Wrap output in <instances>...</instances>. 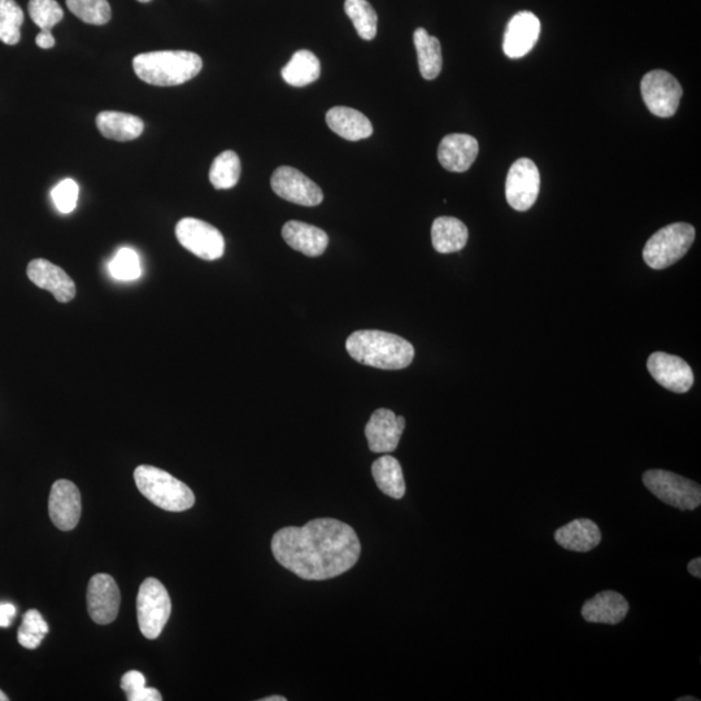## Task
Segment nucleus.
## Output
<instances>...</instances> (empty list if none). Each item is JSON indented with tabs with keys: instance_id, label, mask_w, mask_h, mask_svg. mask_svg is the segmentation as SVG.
<instances>
[{
	"instance_id": "11",
	"label": "nucleus",
	"mask_w": 701,
	"mask_h": 701,
	"mask_svg": "<svg viewBox=\"0 0 701 701\" xmlns=\"http://www.w3.org/2000/svg\"><path fill=\"white\" fill-rule=\"evenodd\" d=\"M271 185L274 193L287 202L304 207H316L324 200V194L312 180L291 167H280L274 171Z\"/></svg>"
},
{
	"instance_id": "7",
	"label": "nucleus",
	"mask_w": 701,
	"mask_h": 701,
	"mask_svg": "<svg viewBox=\"0 0 701 701\" xmlns=\"http://www.w3.org/2000/svg\"><path fill=\"white\" fill-rule=\"evenodd\" d=\"M643 483L661 502L681 511H694L700 507V485L676 473L660 469L648 470L643 474Z\"/></svg>"
},
{
	"instance_id": "24",
	"label": "nucleus",
	"mask_w": 701,
	"mask_h": 701,
	"mask_svg": "<svg viewBox=\"0 0 701 701\" xmlns=\"http://www.w3.org/2000/svg\"><path fill=\"white\" fill-rule=\"evenodd\" d=\"M469 232L464 222L455 217H438L431 226V241L439 254L459 252L467 246Z\"/></svg>"
},
{
	"instance_id": "4",
	"label": "nucleus",
	"mask_w": 701,
	"mask_h": 701,
	"mask_svg": "<svg viewBox=\"0 0 701 701\" xmlns=\"http://www.w3.org/2000/svg\"><path fill=\"white\" fill-rule=\"evenodd\" d=\"M134 481L139 492L164 511L184 512L195 504L193 490L165 470L139 465L134 470Z\"/></svg>"
},
{
	"instance_id": "41",
	"label": "nucleus",
	"mask_w": 701,
	"mask_h": 701,
	"mask_svg": "<svg viewBox=\"0 0 701 701\" xmlns=\"http://www.w3.org/2000/svg\"><path fill=\"white\" fill-rule=\"evenodd\" d=\"M286 698H283V696H268V698L261 699V701H286Z\"/></svg>"
},
{
	"instance_id": "27",
	"label": "nucleus",
	"mask_w": 701,
	"mask_h": 701,
	"mask_svg": "<svg viewBox=\"0 0 701 701\" xmlns=\"http://www.w3.org/2000/svg\"><path fill=\"white\" fill-rule=\"evenodd\" d=\"M417 58H419L421 76L425 80H435L442 72L443 58L441 42L437 37L429 36L426 29H416L413 34Z\"/></svg>"
},
{
	"instance_id": "1",
	"label": "nucleus",
	"mask_w": 701,
	"mask_h": 701,
	"mask_svg": "<svg viewBox=\"0 0 701 701\" xmlns=\"http://www.w3.org/2000/svg\"><path fill=\"white\" fill-rule=\"evenodd\" d=\"M272 552L283 568L299 578L325 581L354 568L361 546L350 525L334 518H316L302 528L278 530Z\"/></svg>"
},
{
	"instance_id": "22",
	"label": "nucleus",
	"mask_w": 701,
	"mask_h": 701,
	"mask_svg": "<svg viewBox=\"0 0 701 701\" xmlns=\"http://www.w3.org/2000/svg\"><path fill=\"white\" fill-rule=\"evenodd\" d=\"M326 124L339 137L357 142L373 134V125L364 113L348 107H334L326 113Z\"/></svg>"
},
{
	"instance_id": "18",
	"label": "nucleus",
	"mask_w": 701,
	"mask_h": 701,
	"mask_svg": "<svg viewBox=\"0 0 701 701\" xmlns=\"http://www.w3.org/2000/svg\"><path fill=\"white\" fill-rule=\"evenodd\" d=\"M480 145L469 134H450L442 139L438 160L444 169L455 173L467 172L476 161Z\"/></svg>"
},
{
	"instance_id": "5",
	"label": "nucleus",
	"mask_w": 701,
	"mask_h": 701,
	"mask_svg": "<svg viewBox=\"0 0 701 701\" xmlns=\"http://www.w3.org/2000/svg\"><path fill=\"white\" fill-rule=\"evenodd\" d=\"M695 241L694 226L686 222L670 224L652 235L643 250L648 267L661 271L676 264L689 252Z\"/></svg>"
},
{
	"instance_id": "23",
	"label": "nucleus",
	"mask_w": 701,
	"mask_h": 701,
	"mask_svg": "<svg viewBox=\"0 0 701 701\" xmlns=\"http://www.w3.org/2000/svg\"><path fill=\"white\" fill-rule=\"evenodd\" d=\"M97 126L104 138L117 142L134 141L141 137L145 130L141 117L116 111L100 112L97 116Z\"/></svg>"
},
{
	"instance_id": "8",
	"label": "nucleus",
	"mask_w": 701,
	"mask_h": 701,
	"mask_svg": "<svg viewBox=\"0 0 701 701\" xmlns=\"http://www.w3.org/2000/svg\"><path fill=\"white\" fill-rule=\"evenodd\" d=\"M176 237L182 247L199 259L219 260L225 254L224 235L206 221L193 219V217L178 221Z\"/></svg>"
},
{
	"instance_id": "40",
	"label": "nucleus",
	"mask_w": 701,
	"mask_h": 701,
	"mask_svg": "<svg viewBox=\"0 0 701 701\" xmlns=\"http://www.w3.org/2000/svg\"><path fill=\"white\" fill-rule=\"evenodd\" d=\"M689 572L691 576H694L696 578L701 577V559L698 557V559H694L691 561L689 564Z\"/></svg>"
},
{
	"instance_id": "43",
	"label": "nucleus",
	"mask_w": 701,
	"mask_h": 701,
	"mask_svg": "<svg viewBox=\"0 0 701 701\" xmlns=\"http://www.w3.org/2000/svg\"><path fill=\"white\" fill-rule=\"evenodd\" d=\"M689 700L698 701V699H696V698H690V696H685V698H679V699H678V701H689Z\"/></svg>"
},
{
	"instance_id": "13",
	"label": "nucleus",
	"mask_w": 701,
	"mask_h": 701,
	"mask_svg": "<svg viewBox=\"0 0 701 701\" xmlns=\"http://www.w3.org/2000/svg\"><path fill=\"white\" fill-rule=\"evenodd\" d=\"M648 372L665 387L676 394H685L694 385V373L681 357L655 352L647 361Z\"/></svg>"
},
{
	"instance_id": "28",
	"label": "nucleus",
	"mask_w": 701,
	"mask_h": 701,
	"mask_svg": "<svg viewBox=\"0 0 701 701\" xmlns=\"http://www.w3.org/2000/svg\"><path fill=\"white\" fill-rule=\"evenodd\" d=\"M241 160L234 151L221 152L215 160H213L210 181L216 190H229L237 186L239 178H241Z\"/></svg>"
},
{
	"instance_id": "3",
	"label": "nucleus",
	"mask_w": 701,
	"mask_h": 701,
	"mask_svg": "<svg viewBox=\"0 0 701 701\" xmlns=\"http://www.w3.org/2000/svg\"><path fill=\"white\" fill-rule=\"evenodd\" d=\"M203 60L190 51H154L137 55L133 69L146 84L171 87L185 84L197 77Z\"/></svg>"
},
{
	"instance_id": "10",
	"label": "nucleus",
	"mask_w": 701,
	"mask_h": 701,
	"mask_svg": "<svg viewBox=\"0 0 701 701\" xmlns=\"http://www.w3.org/2000/svg\"><path fill=\"white\" fill-rule=\"evenodd\" d=\"M541 190V173L530 159H518L509 169L505 197L513 210L525 212L537 202Z\"/></svg>"
},
{
	"instance_id": "33",
	"label": "nucleus",
	"mask_w": 701,
	"mask_h": 701,
	"mask_svg": "<svg viewBox=\"0 0 701 701\" xmlns=\"http://www.w3.org/2000/svg\"><path fill=\"white\" fill-rule=\"evenodd\" d=\"M111 276L119 281H134L142 276V264L133 248L124 247L117 251L108 265Z\"/></svg>"
},
{
	"instance_id": "38",
	"label": "nucleus",
	"mask_w": 701,
	"mask_h": 701,
	"mask_svg": "<svg viewBox=\"0 0 701 701\" xmlns=\"http://www.w3.org/2000/svg\"><path fill=\"white\" fill-rule=\"evenodd\" d=\"M163 700V696H161L160 692L156 689H152V687H145V689L141 690L138 692L136 696H134L132 701H160Z\"/></svg>"
},
{
	"instance_id": "17",
	"label": "nucleus",
	"mask_w": 701,
	"mask_h": 701,
	"mask_svg": "<svg viewBox=\"0 0 701 701\" xmlns=\"http://www.w3.org/2000/svg\"><path fill=\"white\" fill-rule=\"evenodd\" d=\"M29 280L39 289L50 291L59 303L72 302L77 293L76 283L58 265L46 259L30 261L28 269Z\"/></svg>"
},
{
	"instance_id": "42",
	"label": "nucleus",
	"mask_w": 701,
	"mask_h": 701,
	"mask_svg": "<svg viewBox=\"0 0 701 701\" xmlns=\"http://www.w3.org/2000/svg\"><path fill=\"white\" fill-rule=\"evenodd\" d=\"M10 698L2 690H0V701H8Z\"/></svg>"
},
{
	"instance_id": "29",
	"label": "nucleus",
	"mask_w": 701,
	"mask_h": 701,
	"mask_svg": "<svg viewBox=\"0 0 701 701\" xmlns=\"http://www.w3.org/2000/svg\"><path fill=\"white\" fill-rule=\"evenodd\" d=\"M345 11L360 38L364 41H373L376 38L378 16L368 0H346Z\"/></svg>"
},
{
	"instance_id": "37",
	"label": "nucleus",
	"mask_w": 701,
	"mask_h": 701,
	"mask_svg": "<svg viewBox=\"0 0 701 701\" xmlns=\"http://www.w3.org/2000/svg\"><path fill=\"white\" fill-rule=\"evenodd\" d=\"M17 609L11 603H0V628H8L15 620Z\"/></svg>"
},
{
	"instance_id": "14",
	"label": "nucleus",
	"mask_w": 701,
	"mask_h": 701,
	"mask_svg": "<svg viewBox=\"0 0 701 701\" xmlns=\"http://www.w3.org/2000/svg\"><path fill=\"white\" fill-rule=\"evenodd\" d=\"M404 428H406L404 417L396 416L390 409H377L365 426L369 450L376 454L394 452L398 448Z\"/></svg>"
},
{
	"instance_id": "30",
	"label": "nucleus",
	"mask_w": 701,
	"mask_h": 701,
	"mask_svg": "<svg viewBox=\"0 0 701 701\" xmlns=\"http://www.w3.org/2000/svg\"><path fill=\"white\" fill-rule=\"evenodd\" d=\"M24 11L15 0H0V41L15 46L21 39Z\"/></svg>"
},
{
	"instance_id": "44",
	"label": "nucleus",
	"mask_w": 701,
	"mask_h": 701,
	"mask_svg": "<svg viewBox=\"0 0 701 701\" xmlns=\"http://www.w3.org/2000/svg\"><path fill=\"white\" fill-rule=\"evenodd\" d=\"M138 2H141V3H148V2H151V0H138Z\"/></svg>"
},
{
	"instance_id": "39",
	"label": "nucleus",
	"mask_w": 701,
	"mask_h": 701,
	"mask_svg": "<svg viewBox=\"0 0 701 701\" xmlns=\"http://www.w3.org/2000/svg\"><path fill=\"white\" fill-rule=\"evenodd\" d=\"M36 43L38 47H41L43 50H50L52 47L55 46V38L52 36L51 32H45V30H41V33L38 34L36 38Z\"/></svg>"
},
{
	"instance_id": "35",
	"label": "nucleus",
	"mask_w": 701,
	"mask_h": 701,
	"mask_svg": "<svg viewBox=\"0 0 701 701\" xmlns=\"http://www.w3.org/2000/svg\"><path fill=\"white\" fill-rule=\"evenodd\" d=\"M78 195H80V186L71 178L63 180L51 191V198L54 200L56 210L63 215H69L76 210Z\"/></svg>"
},
{
	"instance_id": "2",
	"label": "nucleus",
	"mask_w": 701,
	"mask_h": 701,
	"mask_svg": "<svg viewBox=\"0 0 701 701\" xmlns=\"http://www.w3.org/2000/svg\"><path fill=\"white\" fill-rule=\"evenodd\" d=\"M348 354L357 363L383 370L409 367L415 348L399 335L380 330H357L346 342Z\"/></svg>"
},
{
	"instance_id": "26",
	"label": "nucleus",
	"mask_w": 701,
	"mask_h": 701,
	"mask_svg": "<svg viewBox=\"0 0 701 701\" xmlns=\"http://www.w3.org/2000/svg\"><path fill=\"white\" fill-rule=\"evenodd\" d=\"M372 474L378 489L383 494L393 499H402L406 495V481H404L402 465L395 457L385 455L374 461Z\"/></svg>"
},
{
	"instance_id": "15",
	"label": "nucleus",
	"mask_w": 701,
	"mask_h": 701,
	"mask_svg": "<svg viewBox=\"0 0 701 701\" xmlns=\"http://www.w3.org/2000/svg\"><path fill=\"white\" fill-rule=\"evenodd\" d=\"M81 494L68 480H59L51 487L49 513L56 528L69 531L76 528L81 518Z\"/></svg>"
},
{
	"instance_id": "21",
	"label": "nucleus",
	"mask_w": 701,
	"mask_h": 701,
	"mask_svg": "<svg viewBox=\"0 0 701 701\" xmlns=\"http://www.w3.org/2000/svg\"><path fill=\"white\" fill-rule=\"evenodd\" d=\"M555 541L568 551L589 552L602 542V531L589 518H578L557 529Z\"/></svg>"
},
{
	"instance_id": "20",
	"label": "nucleus",
	"mask_w": 701,
	"mask_h": 701,
	"mask_svg": "<svg viewBox=\"0 0 701 701\" xmlns=\"http://www.w3.org/2000/svg\"><path fill=\"white\" fill-rule=\"evenodd\" d=\"M282 237L287 245L295 251L317 258L326 251L329 245L328 234L316 226L306 224V222L289 221L283 225Z\"/></svg>"
},
{
	"instance_id": "31",
	"label": "nucleus",
	"mask_w": 701,
	"mask_h": 701,
	"mask_svg": "<svg viewBox=\"0 0 701 701\" xmlns=\"http://www.w3.org/2000/svg\"><path fill=\"white\" fill-rule=\"evenodd\" d=\"M68 10L90 25L110 23L112 11L108 0H67Z\"/></svg>"
},
{
	"instance_id": "12",
	"label": "nucleus",
	"mask_w": 701,
	"mask_h": 701,
	"mask_svg": "<svg viewBox=\"0 0 701 701\" xmlns=\"http://www.w3.org/2000/svg\"><path fill=\"white\" fill-rule=\"evenodd\" d=\"M121 595L119 586L110 574H95L87 587V611L91 620L108 625L119 615Z\"/></svg>"
},
{
	"instance_id": "25",
	"label": "nucleus",
	"mask_w": 701,
	"mask_h": 701,
	"mask_svg": "<svg viewBox=\"0 0 701 701\" xmlns=\"http://www.w3.org/2000/svg\"><path fill=\"white\" fill-rule=\"evenodd\" d=\"M282 78L286 84L304 87L313 84L321 76V63L312 51H296L290 62L282 68Z\"/></svg>"
},
{
	"instance_id": "16",
	"label": "nucleus",
	"mask_w": 701,
	"mask_h": 701,
	"mask_svg": "<svg viewBox=\"0 0 701 701\" xmlns=\"http://www.w3.org/2000/svg\"><path fill=\"white\" fill-rule=\"evenodd\" d=\"M539 36H541V21L538 17L528 11L518 12L509 21L505 30L504 54L511 59L524 58L537 45Z\"/></svg>"
},
{
	"instance_id": "36",
	"label": "nucleus",
	"mask_w": 701,
	"mask_h": 701,
	"mask_svg": "<svg viewBox=\"0 0 701 701\" xmlns=\"http://www.w3.org/2000/svg\"><path fill=\"white\" fill-rule=\"evenodd\" d=\"M146 678L142 673L137 672V670H130L126 673L123 679H121V689L125 691L128 700L132 701L134 696L138 694L139 691L145 689Z\"/></svg>"
},
{
	"instance_id": "32",
	"label": "nucleus",
	"mask_w": 701,
	"mask_h": 701,
	"mask_svg": "<svg viewBox=\"0 0 701 701\" xmlns=\"http://www.w3.org/2000/svg\"><path fill=\"white\" fill-rule=\"evenodd\" d=\"M49 633V625L37 609H30L23 617V624L17 634V640L24 648L36 650Z\"/></svg>"
},
{
	"instance_id": "19",
	"label": "nucleus",
	"mask_w": 701,
	"mask_h": 701,
	"mask_svg": "<svg viewBox=\"0 0 701 701\" xmlns=\"http://www.w3.org/2000/svg\"><path fill=\"white\" fill-rule=\"evenodd\" d=\"M628 600L616 591L599 592L582 607V616L592 624L617 625L629 613Z\"/></svg>"
},
{
	"instance_id": "9",
	"label": "nucleus",
	"mask_w": 701,
	"mask_h": 701,
	"mask_svg": "<svg viewBox=\"0 0 701 701\" xmlns=\"http://www.w3.org/2000/svg\"><path fill=\"white\" fill-rule=\"evenodd\" d=\"M640 89L644 103L653 115L664 119L676 115L683 90L672 74L660 69L647 73L643 77Z\"/></svg>"
},
{
	"instance_id": "6",
	"label": "nucleus",
	"mask_w": 701,
	"mask_h": 701,
	"mask_svg": "<svg viewBox=\"0 0 701 701\" xmlns=\"http://www.w3.org/2000/svg\"><path fill=\"white\" fill-rule=\"evenodd\" d=\"M172 602L163 583L147 578L137 596L138 625L147 639L159 638L171 617Z\"/></svg>"
},
{
	"instance_id": "34",
	"label": "nucleus",
	"mask_w": 701,
	"mask_h": 701,
	"mask_svg": "<svg viewBox=\"0 0 701 701\" xmlns=\"http://www.w3.org/2000/svg\"><path fill=\"white\" fill-rule=\"evenodd\" d=\"M28 10L34 24L45 32H51L64 17L63 8L56 0H30Z\"/></svg>"
}]
</instances>
